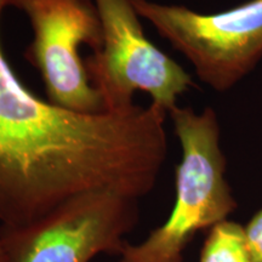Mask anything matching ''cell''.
Returning <instances> with one entry per match:
<instances>
[{
	"instance_id": "6da1fadb",
	"label": "cell",
	"mask_w": 262,
	"mask_h": 262,
	"mask_svg": "<svg viewBox=\"0 0 262 262\" xmlns=\"http://www.w3.org/2000/svg\"><path fill=\"white\" fill-rule=\"evenodd\" d=\"M166 117L156 103L88 116L41 100L0 42V226L31 225L84 193L147 195L168 155Z\"/></svg>"
},
{
	"instance_id": "7a4b0ae2",
	"label": "cell",
	"mask_w": 262,
	"mask_h": 262,
	"mask_svg": "<svg viewBox=\"0 0 262 262\" xmlns=\"http://www.w3.org/2000/svg\"><path fill=\"white\" fill-rule=\"evenodd\" d=\"M168 116L181 146L173 208L142 243H127L119 262H185L183 254L194 235L228 220L238 206L226 179L227 160L214 108L205 107L198 113L178 104Z\"/></svg>"
},
{
	"instance_id": "3957f363",
	"label": "cell",
	"mask_w": 262,
	"mask_h": 262,
	"mask_svg": "<svg viewBox=\"0 0 262 262\" xmlns=\"http://www.w3.org/2000/svg\"><path fill=\"white\" fill-rule=\"evenodd\" d=\"M140 17L191 62L217 93L233 89L262 60V0L202 14L185 5L130 0Z\"/></svg>"
},
{
	"instance_id": "277c9868",
	"label": "cell",
	"mask_w": 262,
	"mask_h": 262,
	"mask_svg": "<svg viewBox=\"0 0 262 262\" xmlns=\"http://www.w3.org/2000/svg\"><path fill=\"white\" fill-rule=\"evenodd\" d=\"M103 28V44L84 58L90 83L110 114H127L137 107L136 91L166 112L194 86L192 77L149 41L130 0H95Z\"/></svg>"
},
{
	"instance_id": "5b68a950",
	"label": "cell",
	"mask_w": 262,
	"mask_h": 262,
	"mask_svg": "<svg viewBox=\"0 0 262 262\" xmlns=\"http://www.w3.org/2000/svg\"><path fill=\"white\" fill-rule=\"evenodd\" d=\"M139 201L114 192L80 194L21 227L0 226L10 262H90L120 256L139 222Z\"/></svg>"
},
{
	"instance_id": "8992f818",
	"label": "cell",
	"mask_w": 262,
	"mask_h": 262,
	"mask_svg": "<svg viewBox=\"0 0 262 262\" xmlns=\"http://www.w3.org/2000/svg\"><path fill=\"white\" fill-rule=\"evenodd\" d=\"M25 12L33 40L25 58L41 75L49 102L73 112L106 114L102 98L91 85L79 47L93 52L103 44V28L95 0H9Z\"/></svg>"
},
{
	"instance_id": "52a82bcc",
	"label": "cell",
	"mask_w": 262,
	"mask_h": 262,
	"mask_svg": "<svg viewBox=\"0 0 262 262\" xmlns=\"http://www.w3.org/2000/svg\"><path fill=\"white\" fill-rule=\"evenodd\" d=\"M199 262H254L244 226L225 220L209 229Z\"/></svg>"
},
{
	"instance_id": "ba28073f",
	"label": "cell",
	"mask_w": 262,
	"mask_h": 262,
	"mask_svg": "<svg viewBox=\"0 0 262 262\" xmlns=\"http://www.w3.org/2000/svg\"><path fill=\"white\" fill-rule=\"evenodd\" d=\"M247 243L254 262H262V209L244 226Z\"/></svg>"
},
{
	"instance_id": "9c48e42d",
	"label": "cell",
	"mask_w": 262,
	"mask_h": 262,
	"mask_svg": "<svg viewBox=\"0 0 262 262\" xmlns=\"http://www.w3.org/2000/svg\"><path fill=\"white\" fill-rule=\"evenodd\" d=\"M0 262H10L8 253H6L4 244H3L2 239H0Z\"/></svg>"
}]
</instances>
